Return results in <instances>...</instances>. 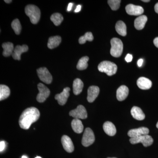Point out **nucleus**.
I'll return each mask as SVG.
<instances>
[{
    "instance_id": "f257e3e1",
    "label": "nucleus",
    "mask_w": 158,
    "mask_h": 158,
    "mask_svg": "<svg viewBox=\"0 0 158 158\" xmlns=\"http://www.w3.org/2000/svg\"><path fill=\"white\" fill-rule=\"evenodd\" d=\"M40 113L35 107H30L25 110L22 113L19 119L20 127L23 129L27 130L31 124L39 119Z\"/></svg>"
},
{
    "instance_id": "f03ea898",
    "label": "nucleus",
    "mask_w": 158,
    "mask_h": 158,
    "mask_svg": "<svg viewBox=\"0 0 158 158\" xmlns=\"http://www.w3.org/2000/svg\"><path fill=\"white\" fill-rule=\"evenodd\" d=\"M26 14L30 18L31 23L36 24L39 21L40 11L38 7L35 5H29L25 9Z\"/></svg>"
},
{
    "instance_id": "7ed1b4c3",
    "label": "nucleus",
    "mask_w": 158,
    "mask_h": 158,
    "mask_svg": "<svg viewBox=\"0 0 158 158\" xmlns=\"http://www.w3.org/2000/svg\"><path fill=\"white\" fill-rule=\"evenodd\" d=\"M98 69L101 72L105 73L108 76H111L116 73L117 66L113 62L104 61L99 64Z\"/></svg>"
},
{
    "instance_id": "20e7f679",
    "label": "nucleus",
    "mask_w": 158,
    "mask_h": 158,
    "mask_svg": "<svg viewBox=\"0 0 158 158\" xmlns=\"http://www.w3.org/2000/svg\"><path fill=\"white\" fill-rule=\"evenodd\" d=\"M111 48L110 54L113 57L118 58L121 56L123 51V44L121 40L117 38H113L111 40Z\"/></svg>"
},
{
    "instance_id": "39448f33",
    "label": "nucleus",
    "mask_w": 158,
    "mask_h": 158,
    "mask_svg": "<svg viewBox=\"0 0 158 158\" xmlns=\"http://www.w3.org/2000/svg\"><path fill=\"white\" fill-rule=\"evenodd\" d=\"M130 142L131 144H135L141 143L145 147L150 146L153 143V139L151 136L148 135H145L136 137V138H131Z\"/></svg>"
},
{
    "instance_id": "423d86ee",
    "label": "nucleus",
    "mask_w": 158,
    "mask_h": 158,
    "mask_svg": "<svg viewBox=\"0 0 158 158\" xmlns=\"http://www.w3.org/2000/svg\"><path fill=\"white\" fill-rule=\"evenodd\" d=\"M95 141V137L92 130L90 128L85 130L82 139V144L85 147H88L93 144Z\"/></svg>"
},
{
    "instance_id": "0eeeda50",
    "label": "nucleus",
    "mask_w": 158,
    "mask_h": 158,
    "mask_svg": "<svg viewBox=\"0 0 158 158\" xmlns=\"http://www.w3.org/2000/svg\"><path fill=\"white\" fill-rule=\"evenodd\" d=\"M37 87L39 92L37 96V100L39 102H43L49 96L50 91L46 86L42 83H39L37 85Z\"/></svg>"
},
{
    "instance_id": "6e6552de",
    "label": "nucleus",
    "mask_w": 158,
    "mask_h": 158,
    "mask_svg": "<svg viewBox=\"0 0 158 158\" xmlns=\"http://www.w3.org/2000/svg\"><path fill=\"white\" fill-rule=\"evenodd\" d=\"M37 75L40 79L47 84H50L52 81V77L48 69L45 67H41L37 70Z\"/></svg>"
},
{
    "instance_id": "1a4fd4ad",
    "label": "nucleus",
    "mask_w": 158,
    "mask_h": 158,
    "mask_svg": "<svg viewBox=\"0 0 158 158\" xmlns=\"http://www.w3.org/2000/svg\"><path fill=\"white\" fill-rule=\"evenodd\" d=\"M69 114L75 118L85 119L88 117L87 110L82 105H79L76 109L71 111Z\"/></svg>"
},
{
    "instance_id": "9d476101",
    "label": "nucleus",
    "mask_w": 158,
    "mask_h": 158,
    "mask_svg": "<svg viewBox=\"0 0 158 158\" xmlns=\"http://www.w3.org/2000/svg\"><path fill=\"white\" fill-rule=\"evenodd\" d=\"M126 11L128 14L131 15H141L144 13V9L140 6L129 4L126 6Z\"/></svg>"
},
{
    "instance_id": "9b49d317",
    "label": "nucleus",
    "mask_w": 158,
    "mask_h": 158,
    "mask_svg": "<svg viewBox=\"0 0 158 158\" xmlns=\"http://www.w3.org/2000/svg\"><path fill=\"white\" fill-rule=\"evenodd\" d=\"M149 132V129L148 128L141 127L130 130L128 132V135L131 138H136L141 136L148 135Z\"/></svg>"
},
{
    "instance_id": "f8f14e48",
    "label": "nucleus",
    "mask_w": 158,
    "mask_h": 158,
    "mask_svg": "<svg viewBox=\"0 0 158 158\" xmlns=\"http://www.w3.org/2000/svg\"><path fill=\"white\" fill-rule=\"evenodd\" d=\"M70 90V88L67 87L64 88L63 91L61 93L57 94L55 96V98L57 101L58 103L61 106H63L65 105L69 97V91Z\"/></svg>"
},
{
    "instance_id": "ddd939ff",
    "label": "nucleus",
    "mask_w": 158,
    "mask_h": 158,
    "mask_svg": "<svg viewBox=\"0 0 158 158\" xmlns=\"http://www.w3.org/2000/svg\"><path fill=\"white\" fill-rule=\"evenodd\" d=\"M28 50V47L26 44H23L22 46L17 45L15 48L11 56L13 59L15 60H20L21 59V54L27 52Z\"/></svg>"
},
{
    "instance_id": "4468645a",
    "label": "nucleus",
    "mask_w": 158,
    "mask_h": 158,
    "mask_svg": "<svg viewBox=\"0 0 158 158\" xmlns=\"http://www.w3.org/2000/svg\"><path fill=\"white\" fill-rule=\"evenodd\" d=\"M100 89L97 86H91L88 88L87 100L89 102H93L98 96Z\"/></svg>"
},
{
    "instance_id": "2eb2a0df",
    "label": "nucleus",
    "mask_w": 158,
    "mask_h": 158,
    "mask_svg": "<svg viewBox=\"0 0 158 158\" xmlns=\"http://www.w3.org/2000/svg\"><path fill=\"white\" fill-rule=\"evenodd\" d=\"M61 141H62L63 148L67 152L69 153L73 152L74 150V147L73 143L69 137L67 135H63L61 139Z\"/></svg>"
},
{
    "instance_id": "dca6fc26",
    "label": "nucleus",
    "mask_w": 158,
    "mask_h": 158,
    "mask_svg": "<svg viewBox=\"0 0 158 158\" xmlns=\"http://www.w3.org/2000/svg\"><path fill=\"white\" fill-rule=\"evenodd\" d=\"M129 92V90L126 86L122 85L119 87L116 91V98L117 100L119 101L124 100L128 95Z\"/></svg>"
},
{
    "instance_id": "f3484780",
    "label": "nucleus",
    "mask_w": 158,
    "mask_h": 158,
    "mask_svg": "<svg viewBox=\"0 0 158 158\" xmlns=\"http://www.w3.org/2000/svg\"><path fill=\"white\" fill-rule=\"evenodd\" d=\"M138 88L142 90H148L151 88L152 82L147 78L141 77L138 79L137 82Z\"/></svg>"
},
{
    "instance_id": "a211bd4d",
    "label": "nucleus",
    "mask_w": 158,
    "mask_h": 158,
    "mask_svg": "<svg viewBox=\"0 0 158 158\" xmlns=\"http://www.w3.org/2000/svg\"><path fill=\"white\" fill-rule=\"evenodd\" d=\"M104 131L105 132L110 136H113L116 135V128L115 125L110 121L105 122L103 124Z\"/></svg>"
},
{
    "instance_id": "6ab92c4d",
    "label": "nucleus",
    "mask_w": 158,
    "mask_h": 158,
    "mask_svg": "<svg viewBox=\"0 0 158 158\" xmlns=\"http://www.w3.org/2000/svg\"><path fill=\"white\" fill-rule=\"evenodd\" d=\"M131 114L135 119L138 120H142L145 118V115L141 108L134 106L131 110Z\"/></svg>"
},
{
    "instance_id": "aec40b11",
    "label": "nucleus",
    "mask_w": 158,
    "mask_h": 158,
    "mask_svg": "<svg viewBox=\"0 0 158 158\" xmlns=\"http://www.w3.org/2000/svg\"><path fill=\"white\" fill-rule=\"evenodd\" d=\"M147 20L148 18L146 15H142L139 16L135 20L134 23L135 28L138 30H142L144 28Z\"/></svg>"
},
{
    "instance_id": "412c9836",
    "label": "nucleus",
    "mask_w": 158,
    "mask_h": 158,
    "mask_svg": "<svg viewBox=\"0 0 158 158\" xmlns=\"http://www.w3.org/2000/svg\"><path fill=\"white\" fill-rule=\"evenodd\" d=\"M71 126L75 132L81 134L84 130V126L81 121L78 118H74L71 123Z\"/></svg>"
},
{
    "instance_id": "4be33fe9",
    "label": "nucleus",
    "mask_w": 158,
    "mask_h": 158,
    "mask_svg": "<svg viewBox=\"0 0 158 158\" xmlns=\"http://www.w3.org/2000/svg\"><path fill=\"white\" fill-rule=\"evenodd\" d=\"M73 92L75 95L80 94L83 90L84 88V83L81 79H76L73 83Z\"/></svg>"
},
{
    "instance_id": "5701e85b",
    "label": "nucleus",
    "mask_w": 158,
    "mask_h": 158,
    "mask_svg": "<svg viewBox=\"0 0 158 158\" xmlns=\"http://www.w3.org/2000/svg\"><path fill=\"white\" fill-rule=\"evenodd\" d=\"M61 41H62V39L60 36L51 37L49 38L48 43V47L51 49L56 48L60 44Z\"/></svg>"
},
{
    "instance_id": "b1692460",
    "label": "nucleus",
    "mask_w": 158,
    "mask_h": 158,
    "mask_svg": "<svg viewBox=\"0 0 158 158\" xmlns=\"http://www.w3.org/2000/svg\"><path fill=\"white\" fill-rule=\"evenodd\" d=\"M4 51L3 55L5 57H9L12 55L14 51V46L13 44L11 42L4 43L2 45Z\"/></svg>"
},
{
    "instance_id": "393cba45",
    "label": "nucleus",
    "mask_w": 158,
    "mask_h": 158,
    "mask_svg": "<svg viewBox=\"0 0 158 158\" xmlns=\"http://www.w3.org/2000/svg\"><path fill=\"white\" fill-rule=\"evenodd\" d=\"M115 28L118 34L123 37L126 36L127 27L123 22L118 21L116 23Z\"/></svg>"
},
{
    "instance_id": "a878e982",
    "label": "nucleus",
    "mask_w": 158,
    "mask_h": 158,
    "mask_svg": "<svg viewBox=\"0 0 158 158\" xmlns=\"http://www.w3.org/2000/svg\"><path fill=\"white\" fill-rule=\"evenodd\" d=\"M10 94V89L8 86L2 85H0V100H3L7 98Z\"/></svg>"
},
{
    "instance_id": "bb28decb",
    "label": "nucleus",
    "mask_w": 158,
    "mask_h": 158,
    "mask_svg": "<svg viewBox=\"0 0 158 158\" xmlns=\"http://www.w3.org/2000/svg\"><path fill=\"white\" fill-rule=\"evenodd\" d=\"M89 57L88 56H85L82 57L80 60H79L77 65V68L78 70H83L86 69L88 68V62L89 60Z\"/></svg>"
},
{
    "instance_id": "cd10ccee",
    "label": "nucleus",
    "mask_w": 158,
    "mask_h": 158,
    "mask_svg": "<svg viewBox=\"0 0 158 158\" xmlns=\"http://www.w3.org/2000/svg\"><path fill=\"white\" fill-rule=\"evenodd\" d=\"M50 19L55 25L58 26L61 24L63 20V17L60 13H55L51 15Z\"/></svg>"
},
{
    "instance_id": "c85d7f7f",
    "label": "nucleus",
    "mask_w": 158,
    "mask_h": 158,
    "mask_svg": "<svg viewBox=\"0 0 158 158\" xmlns=\"http://www.w3.org/2000/svg\"><path fill=\"white\" fill-rule=\"evenodd\" d=\"M11 27L14 30L15 33L16 34L19 35L20 33L22 30V26L19 20L18 19H14L11 23Z\"/></svg>"
},
{
    "instance_id": "c756f323",
    "label": "nucleus",
    "mask_w": 158,
    "mask_h": 158,
    "mask_svg": "<svg viewBox=\"0 0 158 158\" xmlns=\"http://www.w3.org/2000/svg\"><path fill=\"white\" fill-rule=\"evenodd\" d=\"M93 34L91 32H87L83 36H81L79 39V43L80 44H84L87 41H92L93 40Z\"/></svg>"
},
{
    "instance_id": "7c9ffc66",
    "label": "nucleus",
    "mask_w": 158,
    "mask_h": 158,
    "mask_svg": "<svg viewBox=\"0 0 158 158\" xmlns=\"http://www.w3.org/2000/svg\"><path fill=\"white\" fill-rule=\"evenodd\" d=\"M121 2L120 0H109L108 3L112 10L116 11L119 9Z\"/></svg>"
},
{
    "instance_id": "2f4dec72",
    "label": "nucleus",
    "mask_w": 158,
    "mask_h": 158,
    "mask_svg": "<svg viewBox=\"0 0 158 158\" xmlns=\"http://www.w3.org/2000/svg\"><path fill=\"white\" fill-rule=\"evenodd\" d=\"M6 147V143L5 141H1L0 142V151L1 152L3 151Z\"/></svg>"
},
{
    "instance_id": "473e14b6",
    "label": "nucleus",
    "mask_w": 158,
    "mask_h": 158,
    "mask_svg": "<svg viewBox=\"0 0 158 158\" xmlns=\"http://www.w3.org/2000/svg\"><path fill=\"white\" fill-rule=\"evenodd\" d=\"M133 59V56L131 55V54H127V55L126 57H125V60L126 61V62H131L132 60Z\"/></svg>"
},
{
    "instance_id": "72a5a7b5",
    "label": "nucleus",
    "mask_w": 158,
    "mask_h": 158,
    "mask_svg": "<svg viewBox=\"0 0 158 158\" xmlns=\"http://www.w3.org/2000/svg\"><path fill=\"white\" fill-rule=\"evenodd\" d=\"M154 44L158 48V37H156L153 40Z\"/></svg>"
},
{
    "instance_id": "f704fd0d",
    "label": "nucleus",
    "mask_w": 158,
    "mask_h": 158,
    "mask_svg": "<svg viewBox=\"0 0 158 158\" xmlns=\"http://www.w3.org/2000/svg\"><path fill=\"white\" fill-rule=\"evenodd\" d=\"M81 5H78L77 6L76 9L75 10V12H78L81 11Z\"/></svg>"
},
{
    "instance_id": "c9c22d12",
    "label": "nucleus",
    "mask_w": 158,
    "mask_h": 158,
    "mask_svg": "<svg viewBox=\"0 0 158 158\" xmlns=\"http://www.w3.org/2000/svg\"><path fill=\"white\" fill-rule=\"evenodd\" d=\"M143 59H140L139 60H138V65L139 67H141V65H142V64H143Z\"/></svg>"
},
{
    "instance_id": "e433bc0d",
    "label": "nucleus",
    "mask_w": 158,
    "mask_h": 158,
    "mask_svg": "<svg viewBox=\"0 0 158 158\" xmlns=\"http://www.w3.org/2000/svg\"><path fill=\"white\" fill-rule=\"evenodd\" d=\"M73 6V4L72 3H70L69 4L68 8H67V11H69L71 10Z\"/></svg>"
},
{
    "instance_id": "4c0bfd02",
    "label": "nucleus",
    "mask_w": 158,
    "mask_h": 158,
    "mask_svg": "<svg viewBox=\"0 0 158 158\" xmlns=\"http://www.w3.org/2000/svg\"><path fill=\"white\" fill-rule=\"evenodd\" d=\"M155 11L158 14V3H156V4L155 6Z\"/></svg>"
},
{
    "instance_id": "58836bf2",
    "label": "nucleus",
    "mask_w": 158,
    "mask_h": 158,
    "mask_svg": "<svg viewBox=\"0 0 158 158\" xmlns=\"http://www.w3.org/2000/svg\"><path fill=\"white\" fill-rule=\"evenodd\" d=\"M5 2L7 3H11V2H12V1H11V0H10V1H7V0H6H6H5Z\"/></svg>"
},
{
    "instance_id": "ea45409f",
    "label": "nucleus",
    "mask_w": 158,
    "mask_h": 158,
    "mask_svg": "<svg viewBox=\"0 0 158 158\" xmlns=\"http://www.w3.org/2000/svg\"><path fill=\"white\" fill-rule=\"evenodd\" d=\"M142 2H149V0H142Z\"/></svg>"
},
{
    "instance_id": "a19ab883",
    "label": "nucleus",
    "mask_w": 158,
    "mask_h": 158,
    "mask_svg": "<svg viewBox=\"0 0 158 158\" xmlns=\"http://www.w3.org/2000/svg\"><path fill=\"white\" fill-rule=\"evenodd\" d=\"M22 158H28L26 156H23L22 157Z\"/></svg>"
},
{
    "instance_id": "79ce46f5",
    "label": "nucleus",
    "mask_w": 158,
    "mask_h": 158,
    "mask_svg": "<svg viewBox=\"0 0 158 158\" xmlns=\"http://www.w3.org/2000/svg\"><path fill=\"white\" fill-rule=\"evenodd\" d=\"M156 127L158 128V122H157V123L156 125Z\"/></svg>"
},
{
    "instance_id": "37998d69",
    "label": "nucleus",
    "mask_w": 158,
    "mask_h": 158,
    "mask_svg": "<svg viewBox=\"0 0 158 158\" xmlns=\"http://www.w3.org/2000/svg\"><path fill=\"white\" fill-rule=\"evenodd\" d=\"M35 158H42L40 157V156H37V157H36Z\"/></svg>"
},
{
    "instance_id": "c03bdc74",
    "label": "nucleus",
    "mask_w": 158,
    "mask_h": 158,
    "mask_svg": "<svg viewBox=\"0 0 158 158\" xmlns=\"http://www.w3.org/2000/svg\"><path fill=\"white\" fill-rule=\"evenodd\" d=\"M115 158V157L110 158V157H109V158Z\"/></svg>"
}]
</instances>
